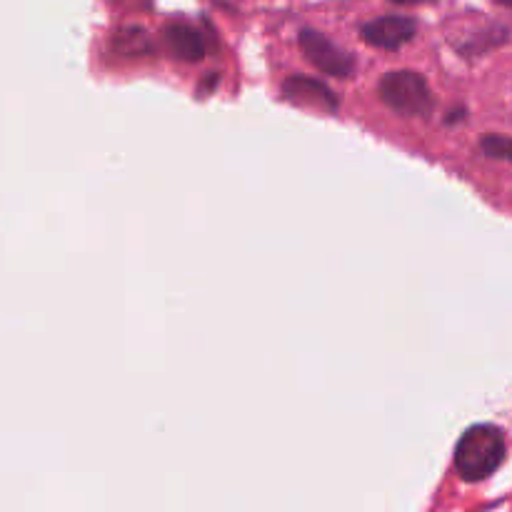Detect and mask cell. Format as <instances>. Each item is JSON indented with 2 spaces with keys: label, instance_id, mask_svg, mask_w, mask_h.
I'll list each match as a JSON object with an SVG mask.
<instances>
[{
  "label": "cell",
  "instance_id": "3",
  "mask_svg": "<svg viewBox=\"0 0 512 512\" xmlns=\"http://www.w3.org/2000/svg\"><path fill=\"white\" fill-rule=\"evenodd\" d=\"M300 50H303L305 58L320 70V73L335 75V78H348L355 70V58L345 53L343 48L333 43V40L325 38L320 30L305 28L298 38Z\"/></svg>",
  "mask_w": 512,
  "mask_h": 512
},
{
  "label": "cell",
  "instance_id": "6",
  "mask_svg": "<svg viewBox=\"0 0 512 512\" xmlns=\"http://www.w3.org/2000/svg\"><path fill=\"white\" fill-rule=\"evenodd\" d=\"M283 95L293 103H308L315 105L318 110H325V113H338V98L320 80L295 75V78H288L283 83Z\"/></svg>",
  "mask_w": 512,
  "mask_h": 512
},
{
  "label": "cell",
  "instance_id": "8",
  "mask_svg": "<svg viewBox=\"0 0 512 512\" xmlns=\"http://www.w3.org/2000/svg\"><path fill=\"white\" fill-rule=\"evenodd\" d=\"M495 3H500V5H505V8H512V0H495Z\"/></svg>",
  "mask_w": 512,
  "mask_h": 512
},
{
  "label": "cell",
  "instance_id": "5",
  "mask_svg": "<svg viewBox=\"0 0 512 512\" xmlns=\"http://www.w3.org/2000/svg\"><path fill=\"white\" fill-rule=\"evenodd\" d=\"M163 43L173 58L185 63H198L205 58V40L198 28L188 23H168L163 28Z\"/></svg>",
  "mask_w": 512,
  "mask_h": 512
},
{
  "label": "cell",
  "instance_id": "2",
  "mask_svg": "<svg viewBox=\"0 0 512 512\" xmlns=\"http://www.w3.org/2000/svg\"><path fill=\"white\" fill-rule=\"evenodd\" d=\"M380 100L405 118H428L435 108L428 80L415 70H390L380 80Z\"/></svg>",
  "mask_w": 512,
  "mask_h": 512
},
{
  "label": "cell",
  "instance_id": "1",
  "mask_svg": "<svg viewBox=\"0 0 512 512\" xmlns=\"http://www.w3.org/2000/svg\"><path fill=\"white\" fill-rule=\"evenodd\" d=\"M508 455L503 430L495 425H473L463 433L455 448V470L465 483L488 480Z\"/></svg>",
  "mask_w": 512,
  "mask_h": 512
},
{
  "label": "cell",
  "instance_id": "4",
  "mask_svg": "<svg viewBox=\"0 0 512 512\" xmlns=\"http://www.w3.org/2000/svg\"><path fill=\"white\" fill-rule=\"evenodd\" d=\"M415 30H418V25H415L413 18H405V15H385V18H375L370 23H365L360 28V35L373 48L398 50L415 38Z\"/></svg>",
  "mask_w": 512,
  "mask_h": 512
},
{
  "label": "cell",
  "instance_id": "7",
  "mask_svg": "<svg viewBox=\"0 0 512 512\" xmlns=\"http://www.w3.org/2000/svg\"><path fill=\"white\" fill-rule=\"evenodd\" d=\"M480 150L488 158L512 163V138H505V135H488V138L480 140Z\"/></svg>",
  "mask_w": 512,
  "mask_h": 512
}]
</instances>
